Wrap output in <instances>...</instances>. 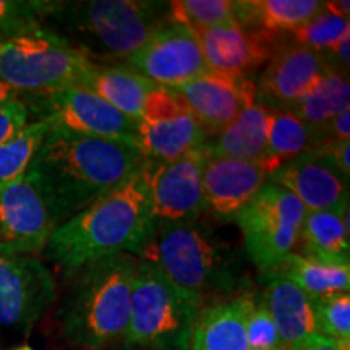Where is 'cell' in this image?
Masks as SVG:
<instances>
[{
  "mask_svg": "<svg viewBox=\"0 0 350 350\" xmlns=\"http://www.w3.org/2000/svg\"><path fill=\"white\" fill-rule=\"evenodd\" d=\"M146 163L138 143L51 129L28 172L64 224L133 177Z\"/></svg>",
  "mask_w": 350,
  "mask_h": 350,
  "instance_id": "1",
  "label": "cell"
},
{
  "mask_svg": "<svg viewBox=\"0 0 350 350\" xmlns=\"http://www.w3.org/2000/svg\"><path fill=\"white\" fill-rule=\"evenodd\" d=\"M152 224L150 188L143 165L119 188L57 227L44 255L72 278L94 261L119 253H138L150 237Z\"/></svg>",
  "mask_w": 350,
  "mask_h": 350,
  "instance_id": "2",
  "label": "cell"
},
{
  "mask_svg": "<svg viewBox=\"0 0 350 350\" xmlns=\"http://www.w3.org/2000/svg\"><path fill=\"white\" fill-rule=\"evenodd\" d=\"M138 258L119 253L72 275L60 306L65 339L75 349L109 350L124 340L130 319L131 284Z\"/></svg>",
  "mask_w": 350,
  "mask_h": 350,
  "instance_id": "3",
  "label": "cell"
},
{
  "mask_svg": "<svg viewBox=\"0 0 350 350\" xmlns=\"http://www.w3.org/2000/svg\"><path fill=\"white\" fill-rule=\"evenodd\" d=\"M138 256L201 300L204 295L242 287L235 253L200 217L154 222Z\"/></svg>",
  "mask_w": 350,
  "mask_h": 350,
  "instance_id": "4",
  "label": "cell"
},
{
  "mask_svg": "<svg viewBox=\"0 0 350 350\" xmlns=\"http://www.w3.org/2000/svg\"><path fill=\"white\" fill-rule=\"evenodd\" d=\"M57 16L80 39L78 49L94 64H125L157 29L169 23V2L90 0L59 3Z\"/></svg>",
  "mask_w": 350,
  "mask_h": 350,
  "instance_id": "5",
  "label": "cell"
},
{
  "mask_svg": "<svg viewBox=\"0 0 350 350\" xmlns=\"http://www.w3.org/2000/svg\"><path fill=\"white\" fill-rule=\"evenodd\" d=\"M201 301L138 258L124 344L135 350H190Z\"/></svg>",
  "mask_w": 350,
  "mask_h": 350,
  "instance_id": "6",
  "label": "cell"
},
{
  "mask_svg": "<svg viewBox=\"0 0 350 350\" xmlns=\"http://www.w3.org/2000/svg\"><path fill=\"white\" fill-rule=\"evenodd\" d=\"M94 65L75 44L46 28L0 42V81L21 94L85 88Z\"/></svg>",
  "mask_w": 350,
  "mask_h": 350,
  "instance_id": "7",
  "label": "cell"
},
{
  "mask_svg": "<svg viewBox=\"0 0 350 350\" xmlns=\"http://www.w3.org/2000/svg\"><path fill=\"white\" fill-rule=\"evenodd\" d=\"M305 214L291 191L268 182L235 217L245 252L262 274L273 273L294 253Z\"/></svg>",
  "mask_w": 350,
  "mask_h": 350,
  "instance_id": "8",
  "label": "cell"
},
{
  "mask_svg": "<svg viewBox=\"0 0 350 350\" xmlns=\"http://www.w3.org/2000/svg\"><path fill=\"white\" fill-rule=\"evenodd\" d=\"M29 112L47 120L51 129L106 139L138 143V124L99 96L81 86H68L51 93L31 94Z\"/></svg>",
  "mask_w": 350,
  "mask_h": 350,
  "instance_id": "9",
  "label": "cell"
},
{
  "mask_svg": "<svg viewBox=\"0 0 350 350\" xmlns=\"http://www.w3.org/2000/svg\"><path fill=\"white\" fill-rule=\"evenodd\" d=\"M55 295L54 275L39 258L0 250V329L28 334Z\"/></svg>",
  "mask_w": 350,
  "mask_h": 350,
  "instance_id": "10",
  "label": "cell"
},
{
  "mask_svg": "<svg viewBox=\"0 0 350 350\" xmlns=\"http://www.w3.org/2000/svg\"><path fill=\"white\" fill-rule=\"evenodd\" d=\"M208 157L206 148L201 146L170 163L146 159L144 175L154 222L193 221L204 213L203 172Z\"/></svg>",
  "mask_w": 350,
  "mask_h": 350,
  "instance_id": "11",
  "label": "cell"
},
{
  "mask_svg": "<svg viewBox=\"0 0 350 350\" xmlns=\"http://www.w3.org/2000/svg\"><path fill=\"white\" fill-rule=\"evenodd\" d=\"M57 227L49 201L28 170L0 190V250L20 255L44 252Z\"/></svg>",
  "mask_w": 350,
  "mask_h": 350,
  "instance_id": "12",
  "label": "cell"
},
{
  "mask_svg": "<svg viewBox=\"0 0 350 350\" xmlns=\"http://www.w3.org/2000/svg\"><path fill=\"white\" fill-rule=\"evenodd\" d=\"M124 65L169 90L209 72L195 34L172 21L157 29Z\"/></svg>",
  "mask_w": 350,
  "mask_h": 350,
  "instance_id": "13",
  "label": "cell"
},
{
  "mask_svg": "<svg viewBox=\"0 0 350 350\" xmlns=\"http://www.w3.org/2000/svg\"><path fill=\"white\" fill-rule=\"evenodd\" d=\"M172 91L209 138L234 122L245 107L256 103V83L252 78L214 72L204 73Z\"/></svg>",
  "mask_w": 350,
  "mask_h": 350,
  "instance_id": "14",
  "label": "cell"
},
{
  "mask_svg": "<svg viewBox=\"0 0 350 350\" xmlns=\"http://www.w3.org/2000/svg\"><path fill=\"white\" fill-rule=\"evenodd\" d=\"M323 54L291 41L282 42L256 83V103L271 112L287 111L326 72Z\"/></svg>",
  "mask_w": 350,
  "mask_h": 350,
  "instance_id": "15",
  "label": "cell"
},
{
  "mask_svg": "<svg viewBox=\"0 0 350 350\" xmlns=\"http://www.w3.org/2000/svg\"><path fill=\"white\" fill-rule=\"evenodd\" d=\"M271 177L262 161L208 157L203 172L204 213L222 222L235 221Z\"/></svg>",
  "mask_w": 350,
  "mask_h": 350,
  "instance_id": "16",
  "label": "cell"
},
{
  "mask_svg": "<svg viewBox=\"0 0 350 350\" xmlns=\"http://www.w3.org/2000/svg\"><path fill=\"white\" fill-rule=\"evenodd\" d=\"M209 72L235 78L250 73L271 60L281 44L235 21L193 33Z\"/></svg>",
  "mask_w": 350,
  "mask_h": 350,
  "instance_id": "17",
  "label": "cell"
},
{
  "mask_svg": "<svg viewBox=\"0 0 350 350\" xmlns=\"http://www.w3.org/2000/svg\"><path fill=\"white\" fill-rule=\"evenodd\" d=\"M268 182L291 191L306 213L349 206V177L317 152H305L282 164Z\"/></svg>",
  "mask_w": 350,
  "mask_h": 350,
  "instance_id": "18",
  "label": "cell"
},
{
  "mask_svg": "<svg viewBox=\"0 0 350 350\" xmlns=\"http://www.w3.org/2000/svg\"><path fill=\"white\" fill-rule=\"evenodd\" d=\"M265 275V288L258 300L273 318L281 338L282 350H292L312 336L318 334L314 300L281 274Z\"/></svg>",
  "mask_w": 350,
  "mask_h": 350,
  "instance_id": "19",
  "label": "cell"
},
{
  "mask_svg": "<svg viewBox=\"0 0 350 350\" xmlns=\"http://www.w3.org/2000/svg\"><path fill=\"white\" fill-rule=\"evenodd\" d=\"M252 294L221 300L200 310L190 350H250L247 340V314Z\"/></svg>",
  "mask_w": 350,
  "mask_h": 350,
  "instance_id": "20",
  "label": "cell"
},
{
  "mask_svg": "<svg viewBox=\"0 0 350 350\" xmlns=\"http://www.w3.org/2000/svg\"><path fill=\"white\" fill-rule=\"evenodd\" d=\"M319 0H240L234 21L282 44L321 10Z\"/></svg>",
  "mask_w": 350,
  "mask_h": 350,
  "instance_id": "21",
  "label": "cell"
},
{
  "mask_svg": "<svg viewBox=\"0 0 350 350\" xmlns=\"http://www.w3.org/2000/svg\"><path fill=\"white\" fill-rule=\"evenodd\" d=\"M271 111L253 103L204 144L211 157L261 161L268 148Z\"/></svg>",
  "mask_w": 350,
  "mask_h": 350,
  "instance_id": "22",
  "label": "cell"
},
{
  "mask_svg": "<svg viewBox=\"0 0 350 350\" xmlns=\"http://www.w3.org/2000/svg\"><path fill=\"white\" fill-rule=\"evenodd\" d=\"M209 135L190 112L159 122H139L138 144L151 163H170L208 143Z\"/></svg>",
  "mask_w": 350,
  "mask_h": 350,
  "instance_id": "23",
  "label": "cell"
},
{
  "mask_svg": "<svg viewBox=\"0 0 350 350\" xmlns=\"http://www.w3.org/2000/svg\"><path fill=\"white\" fill-rule=\"evenodd\" d=\"M157 85L124 64H96L85 88L117 111L139 122L148 94Z\"/></svg>",
  "mask_w": 350,
  "mask_h": 350,
  "instance_id": "24",
  "label": "cell"
},
{
  "mask_svg": "<svg viewBox=\"0 0 350 350\" xmlns=\"http://www.w3.org/2000/svg\"><path fill=\"white\" fill-rule=\"evenodd\" d=\"M297 245L300 247L297 255L349 265V206L336 211L306 213Z\"/></svg>",
  "mask_w": 350,
  "mask_h": 350,
  "instance_id": "25",
  "label": "cell"
},
{
  "mask_svg": "<svg viewBox=\"0 0 350 350\" xmlns=\"http://www.w3.org/2000/svg\"><path fill=\"white\" fill-rule=\"evenodd\" d=\"M273 273L297 284L313 300L349 292L350 266L345 262L318 260L291 253Z\"/></svg>",
  "mask_w": 350,
  "mask_h": 350,
  "instance_id": "26",
  "label": "cell"
},
{
  "mask_svg": "<svg viewBox=\"0 0 350 350\" xmlns=\"http://www.w3.org/2000/svg\"><path fill=\"white\" fill-rule=\"evenodd\" d=\"M349 104V72L327 67L319 80L287 111L305 122L310 129L318 130L340 112L347 111Z\"/></svg>",
  "mask_w": 350,
  "mask_h": 350,
  "instance_id": "27",
  "label": "cell"
},
{
  "mask_svg": "<svg viewBox=\"0 0 350 350\" xmlns=\"http://www.w3.org/2000/svg\"><path fill=\"white\" fill-rule=\"evenodd\" d=\"M313 148L314 133L305 122L288 111L271 112L268 148L261 159L271 175L282 164L310 152Z\"/></svg>",
  "mask_w": 350,
  "mask_h": 350,
  "instance_id": "28",
  "label": "cell"
},
{
  "mask_svg": "<svg viewBox=\"0 0 350 350\" xmlns=\"http://www.w3.org/2000/svg\"><path fill=\"white\" fill-rule=\"evenodd\" d=\"M349 2H325L321 10L304 26L295 29L287 41L299 44L318 54H325L350 29Z\"/></svg>",
  "mask_w": 350,
  "mask_h": 350,
  "instance_id": "29",
  "label": "cell"
},
{
  "mask_svg": "<svg viewBox=\"0 0 350 350\" xmlns=\"http://www.w3.org/2000/svg\"><path fill=\"white\" fill-rule=\"evenodd\" d=\"M49 130L47 120H34L0 146V190L23 177Z\"/></svg>",
  "mask_w": 350,
  "mask_h": 350,
  "instance_id": "30",
  "label": "cell"
},
{
  "mask_svg": "<svg viewBox=\"0 0 350 350\" xmlns=\"http://www.w3.org/2000/svg\"><path fill=\"white\" fill-rule=\"evenodd\" d=\"M235 2L232 0H174L169 2V21L191 33L234 21Z\"/></svg>",
  "mask_w": 350,
  "mask_h": 350,
  "instance_id": "31",
  "label": "cell"
},
{
  "mask_svg": "<svg viewBox=\"0 0 350 350\" xmlns=\"http://www.w3.org/2000/svg\"><path fill=\"white\" fill-rule=\"evenodd\" d=\"M59 2L44 0H0V42L42 28Z\"/></svg>",
  "mask_w": 350,
  "mask_h": 350,
  "instance_id": "32",
  "label": "cell"
},
{
  "mask_svg": "<svg viewBox=\"0 0 350 350\" xmlns=\"http://www.w3.org/2000/svg\"><path fill=\"white\" fill-rule=\"evenodd\" d=\"M318 334L332 340L350 339V295L349 292L327 299L314 300Z\"/></svg>",
  "mask_w": 350,
  "mask_h": 350,
  "instance_id": "33",
  "label": "cell"
},
{
  "mask_svg": "<svg viewBox=\"0 0 350 350\" xmlns=\"http://www.w3.org/2000/svg\"><path fill=\"white\" fill-rule=\"evenodd\" d=\"M247 340L250 350L282 349L278 327L258 297L253 299V305L247 314Z\"/></svg>",
  "mask_w": 350,
  "mask_h": 350,
  "instance_id": "34",
  "label": "cell"
},
{
  "mask_svg": "<svg viewBox=\"0 0 350 350\" xmlns=\"http://www.w3.org/2000/svg\"><path fill=\"white\" fill-rule=\"evenodd\" d=\"M188 112L183 103L172 90L163 86H156L154 90L148 94L142 111V119L139 122H159L167 120L172 117L180 116Z\"/></svg>",
  "mask_w": 350,
  "mask_h": 350,
  "instance_id": "35",
  "label": "cell"
},
{
  "mask_svg": "<svg viewBox=\"0 0 350 350\" xmlns=\"http://www.w3.org/2000/svg\"><path fill=\"white\" fill-rule=\"evenodd\" d=\"M29 116L28 104L21 98L0 106V146L29 124Z\"/></svg>",
  "mask_w": 350,
  "mask_h": 350,
  "instance_id": "36",
  "label": "cell"
},
{
  "mask_svg": "<svg viewBox=\"0 0 350 350\" xmlns=\"http://www.w3.org/2000/svg\"><path fill=\"white\" fill-rule=\"evenodd\" d=\"M350 142H326L318 144L312 152L326 157L331 164H334L345 177L350 174V161H349Z\"/></svg>",
  "mask_w": 350,
  "mask_h": 350,
  "instance_id": "37",
  "label": "cell"
},
{
  "mask_svg": "<svg viewBox=\"0 0 350 350\" xmlns=\"http://www.w3.org/2000/svg\"><path fill=\"white\" fill-rule=\"evenodd\" d=\"M292 350H338V345H336V340L325 338L321 334H317L304 340V342Z\"/></svg>",
  "mask_w": 350,
  "mask_h": 350,
  "instance_id": "38",
  "label": "cell"
},
{
  "mask_svg": "<svg viewBox=\"0 0 350 350\" xmlns=\"http://www.w3.org/2000/svg\"><path fill=\"white\" fill-rule=\"evenodd\" d=\"M20 98H21V93H18L16 90H13L12 86L5 85L3 81H0V106H3V104Z\"/></svg>",
  "mask_w": 350,
  "mask_h": 350,
  "instance_id": "39",
  "label": "cell"
},
{
  "mask_svg": "<svg viewBox=\"0 0 350 350\" xmlns=\"http://www.w3.org/2000/svg\"><path fill=\"white\" fill-rule=\"evenodd\" d=\"M338 350H350V339L347 340H336Z\"/></svg>",
  "mask_w": 350,
  "mask_h": 350,
  "instance_id": "40",
  "label": "cell"
},
{
  "mask_svg": "<svg viewBox=\"0 0 350 350\" xmlns=\"http://www.w3.org/2000/svg\"><path fill=\"white\" fill-rule=\"evenodd\" d=\"M16 350H34V349L28 347V345H25V347H20V349H16Z\"/></svg>",
  "mask_w": 350,
  "mask_h": 350,
  "instance_id": "41",
  "label": "cell"
},
{
  "mask_svg": "<svg viewBox=\"0 0 350 350\" xmlns=\"http://www.w3.org/2000/svg\"><path fill=\"white\" fill-rule=\"evenodd\" d=\"M109 350H111V349H109ZM113 350H135V349H130V347H126V345H125V347H122V349H113Z\"/></svg>",
  "mask_w": 350,
  "mask_h": 350,
  "instance_id": "42",
  "label": "cell"
},
{
  "mask_svg": "<svg viewBox=\"0 0 350 350\" xmlns=\"http://www.w3.org/2000/svg\"><path fill=\"white\" fill-rule=\"evenodd\" d=\"M266 350H282V349H266Z\"/></svg>",
  "mask_w": 350,
  "mask_h": 350,
  "instance_id": "43",
  "label": "cell"
},
{
  "mask_svg": "<svg viewBox=\"0 0 350 350\" xmlns=\"http://www.w3.org/2000/svg\"><path fill=\"white\" fill-rule=\"evenodd\" d=\"M72 350H83V349H75V347H73V349H72Z\"/></svg>",
  "mask_w": 350,
  "mask_h": 350,
  "instance_id": "44",
  "label": "cell"
}]
</instances>
